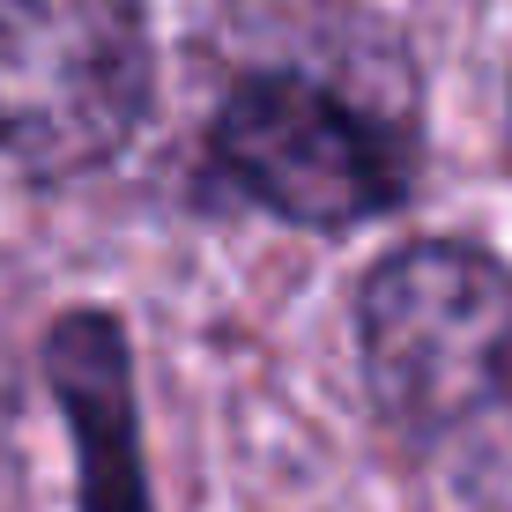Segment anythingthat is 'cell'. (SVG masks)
I'll use <instances>...</instances> for the list:
<instances>
[{"label": "cell", "instance_id": "obj_1", "mask_svg": "<svg viewBox=\"0 0 512 512\" xmlns=\"http://www.w3.org/2000/svg\"><path fill=\"white\" fill-rule=\"evenodd\" d=\"M379 409L468 498L512 505V268L475 245H409L357 305Z\"/></svg>", "mask_w": 512, "mask_h": 512}, {"label": "cell", "instance_id": "obj_4", "mask_svg": "<svg viewBox=\"0 0 512 512\" xmlns=\"http://www.w3.org/2000/svg\"><path fill=\"white\" fill-rule=\"evenodd\" d=\"M67 416L82 438V505L90 512H149L134 475V416H127V357H119L112 320H67L52 342Z\"/></svg>", "mask_w": 512, "mask_h": 512}, {"label": "cell", "instance_id": "obj_2", "mask_svg": "<svg viewBox=\"0 0 512 512\" xmlns=\"http://www.w3.org/2000/svg\"><path fill=\"white\" fill-rule=\"evenodd\" d=\"M149 104L134 0H0V156L38 179L90 171Z\"/></svg>", "mask_w": 512, "mask_h": 512}, {"label": "cell", "instance_id": "obj_3", "mask_svg": "<svg viewBox=\"0 0 512 512\" xmlns=\"http://www.w3.org/2000/svg\"><path fill=\"white\" fill-rule=\"evenodd\" d=\"M216 164L238 193L305 231H349L401 201V171L379 127L305 75L238 82L216 112Z\"/></svg>", "mask_w": 512, "mask_h": 512}]
</instances>
